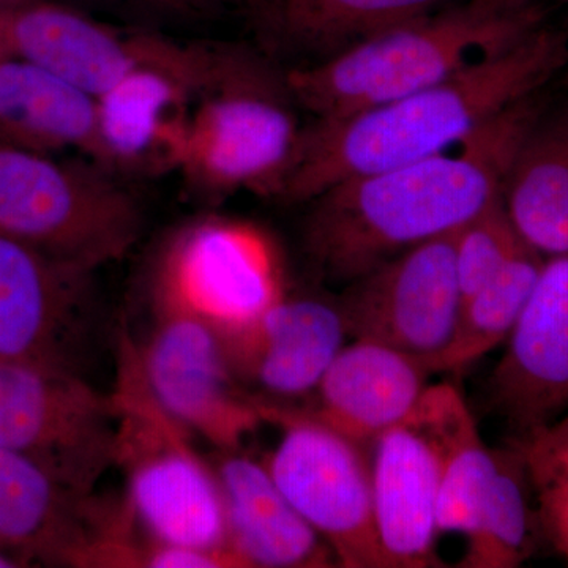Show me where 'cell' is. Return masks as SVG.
<instances>
[{
    "label": "cell",
    "mask_w": 568,
    "mask_h": 568,
    "mask_svg": "<svg viewBox=\"0 0 568 568\" xmlns=\"http://www.w3.org/2000/svg\"><path fill=\"white\" fill-rule=\"evenodd\" d=\"M541 118L538 93L499 112L447 152L335 183L310 201L305 248L317 271L349 284L392 257L462 230L503 200L511 163Z\"/></svg>",
    "instance_id": "6da1fadb"
},
{
    "label": "cell",
    "mask_w": 568,
    "mask_h": 568,
    "mask_svg": "<svg viewBox=\"0 0 568 568\" xmlns=\"http://www.w3.org/2000/svg\"><path fill=\"white\" fill-rule=\"evenodd\" d=\"M568 62L564 33L536 29L447 80L304 129L282 200L310 203L328 186L448 152L499 112L540 93Z\"/></svg>",
    "instance_id": "7a4b0ae2"
},
{
    "label": "cell",
    "mask_w": 568,
    "mask_h": 568,
    "mask_svg": "<svg viewBox=\"0 0 568 568\" xmlns=\"http://www.w3.org/2000/svg\"><path fill=\"white\" fill-rule=\"evenodd\" d=\"M529 0H463L286 71L295 103L335 119L394 102L514 47L538 29Z\"/></svg>",
    "instance_id": "3957f363"
},
{
    "label": "cell",
    "mask_w": 568,
    "mask_h": 568,
    "mask_svg": "<svg viewBox=\"0 0 568 568\" xmlns=\"http://www.w3.org/2000/svg\"><path fill=\"white\" fill-rule=\"evenodd\" d=\"M295 106L286 73L227 47L194 106L178 173L209 200L239 192L282 197L304 134Z\"/></svg>",
    "instance_id": "277c9868"
},
{
    "label": "cell",
    "mask_w": 568,
    "mask_h": 568,
    "mask_svg": "<svg viewBox=\"0 0 568 568\" xmlns=\"http://www.w3.org/2000/svg\"><path fill=\"white\" fill-rule=\"evenodd\" d=\"M92 160L0 142V234L95 274L136 245L144 212Z\"/></svg>",
    "instance_id": "5b68a950"
},
{
    "label": "cell",
    "mask_w": 568,
    "mask_h": 568,
    "mask_svg": "<svg viewBox=\"0 0 568 568\" xmlns=\"http://www.w3.org/2000/svg\"><path fill=\"white\" fill-rule=\"evenodd\" d=\"M112 396L118 406L114 466L125 474L123 504L140 532L155 544L230 552L215 469L196 454L190 433L153 402L136 346L126 338Z\"/></svg>",
    "instance_id": "8992f818"
},
{
    "label": "cell",
    "mask_w": 568,
    "mask_h": 568,
    "mask_svg": "<svg viewBox=\"0 0 568 568\" xmlns=\"http://www.w3.org/2000/svg\"><path fill=\"white\" fill-rule=\"evenodd\" d=\"M226 48L163 36L145 61L97 97L88 159L118 178L179 171L194 106Z\"/></svg>",
    "instance_id": "52a82bcc"
},
{
    "label": "cell",
    "mask_w": 568,
    "mask_h": 568,
    "mask_svg": "<svg viewBox=\"0 0 568 568\" xmlns=\"http://www.w3.org/2000/svg\"><path fill=\"white\" fill-rule=\"evenodd\" d=\"M261 417L282 428L265 463L276 487L345 568H386L375 525L372 457L312 410L256 398Z\"/></svg>",
    "instance_id": "ba28073f"
},
{
    "label": "cell",
    "mask_w": 568,
    "mask_h": 568,
    "mask_svg": "<svg viewBox=\"0 0 568 568\" xmlns=\"http://www.w3.org/2000/svg\"><path fill=\"white\" fill-rule=\"evenodd\" d=\"M149 284L152 301L178 306L227 335L282 301L283 261L256 224L211 213L164 241Z\"/></svg>",
    "instance_id": "9c48e42d"
},
{
    "label": "cell",
    "mask_w": 568,
    "mask_h": 568,
    "mask_svg": "<svg viewBox=\"0 0 568 568\" xmlns=\"http://www.w3.org/2000/svg\"><path fill=\"white\" fill-rule=\"evenodd\" d=\"M118 406L80 373L0 362V446L81 496L114 466Z\"/></svg>",
    "instance_id": "30bf717a"
},
{
    "label": "cell",
    "mask_w": 568,
    "mask_h": 568,
    "mask_svg": "<svg viewBox=\"0 0 568 568\" xmlns=\"http://www.w3.org/2000/svg\"><path fill=\"white\" fill-rule=\"evenodd\" d=\"M152 304L155 325L136 354L153 402L186 432L222 452L237 450L264 420L256 398L235 379L222 334L178 306Z\"/></svg>",
    "instance_id": "8fae6325"
},
{
    "label": "cell",
    "mask_w": 568,
    "mask_h": 568,
    "mask_svg": "<svg viewBox=\"0 0 568 568\" xmlns=\"http://www.w3.org/2000/svg\"><path fill=\"white\" fill-rule=\"evenodd\" d=\"M93 272L0 234V362L84 375Z\"/></svg>",
    "instance_id": "7c38bea8"
},
{
    "label": "cell",
    "mask_w": 568,
    "mask_h": 568,
    "mask_svg": "<svg viewBox=\"0 0 568 568\" xmlns=\"http://www.w3.org/2000/svg\"><path fill=\"white\" fill-rule=\"evenodd\" d=\"M455 234L414 246L347 284L338 304L347 335L424 362L443 353L457 331L463 305Z\"/></svg>",
    "instance_id": "4fadbf2b"
},
{
    "label": "cell",
    "mask_w": 568,
    "mask_h": 568,
    "mask_svg": "<svg viewBox=\"0 0 568 568\" xmlns=\"http://www.w3.org/2000/svg\"><path fill=\"white\" fill-rule=\"evenodd\" d=\"M118 507L81 496L0 446V551L21 567H104Z\"/></svg>",
    "instance_id": "5bb4252c"
},
{
    "label": "cell",
    "mask_w": 568,
    "mask_h": 568,
    "mask_svg": "<svg viewBox=\"0 0 568 568\" xmlns=\"http://www.w3.org/2000/svg\"><path fill=\"white\" fill-rule=\"evenodd\" d=\"M489 377V402L515 436L568 413V254L545 260Z\"/></svg>",
    "instance_id": "9a60e30c"
},
{
    "label": "cell",
    "mask_w": 568,
    "mask_h": 568,
    "mask_svg": "<svg viewBox=\"0 0 568 568\" xmlns=\"http://www.w3.org/2000/svg\"><path fill=\"white\" fill-rule=\"evenodd\" d=\"M440 467L439 433L420 398L373 443V507L386 568L443 567L436 555Z\"/></svg>",
    "instance_id": "2e32d148"
},
{
    "label": "cell",
    "mask_w": 568,
    "mask_h": 568,
    "mask_svg": "<svg viewBox=\"0 0 568 568\" xmlns=\"http://www.w3.org/2000/svg\"><path fill=\"white\" fill-rule=\"evenodd\" d=\"M9 55L52 71L99 97L159 47L163 36L123 31L50 0L0 10Z\"/></svg>",
    "instance_id": "e0dca14e"
},
{
    "label": "cell",
    "mask_w": 568,
    "mask_h": 568,
    "mask_svg": "<svg viewBox=\"0 0 568 568\" xmlns=\"http://www.w3.org/2000/svg\"><path fill=\"white\" fill-rule=\"evenodd\" d=\"M346 335L338 305L284 295L252 324L222 336L239 383L274 398H297L316 390Z\"/></svg>",
    "instance_id": "ac0fdd59"
},
{
    "label": "cell",
    "mask_w": 568,
    "mask_h": 568,
    "mask_svg": "<svg viewBox=\"0 0 568 568\" xmlns=\"http://www.w3.org/2000/svg\"><path fill=\"white\" fill-rule=\"evenodd\" d=\"M429 375L422 358L355 338L324 373L312 413L355 443L373 446L384 432L409 417Z\"/></svg>",
    "instance_id": "d6986e66"
},
{
    "label": "cell",
    "mask_w": 568,
    "mask_h": 568,
    "mask_svg": "<svg viewBox=\"0 0 568 568\" xmlns=\"http://www.w3.org/2000/svg\"><path fill=\"white\" fill-rule=\"evenodd\" d=\"M226 511L227 549L239 567L338 566L334 552L276 487L263 463L223 452L215 467Z\"/></svg>",
    "instance_id": "ffe728a7"
},
{
    "label": "cell",
    "mask_w": 568,
    "mask_h": 568,
    "mask_svg": "<svg viewBox=\"0 0 568 568\" xmlns=\"http://www.w3.org/2000/svg\"><path fill=\"white\" fill-rule=\"evenodd\" d=\"M452 0H245L246 14L265 50L323 61Z\"/></svg>",
    "instance_id": "44dd1931"
},
{
    "label": "cell",
    "mask_w": 568,
    "mask_h": 568,
    "mask_svg": "<svg viewBox=\"0 0 568 568\" xmlns=\"http://www.w3.org/2000/svg\"><path fill=\"white\" fill-rule=\"evenodd\" d=\"M95 97L26 59L0 58V142L88 159L95 134Z\"/></svg>",
    "instance_id": "7402d4cb"
},
{
    "label": "cell",
    "mask_w": 568,
    "mask_h": 568,
    "mask_svg": "<svg viewBox=\"0 0 568 568\" xmlns=\"http://www.w3.org/2000/svg\"><path fill=\"white\" fill-rule=\"evenodd\" d=\"M503 204L526 245L541 256L568 254V112L532 126L508 171Z\"/></svg>",
    "instance_id": "603a6c76"
},
{
    "label": "cell",
    "mask_w": 568,
    "mask_h": 568,
    "mask_svg": "<svg viewBox=\"0 0 568 568\" xmlns=\"http://www.w3.org/2000/svg\"><path fill=\"white\" fill-rule=\"evenodd\" d=\"M424 403L432 414L440 447L439 532L467 536L476 525L496 474V454L481 439L477 422L458 388L428 386Z\"/></svg>",
    "instance_id": "cb8c5ba5"
},
{
    "label": "cell",
    "mask_w": 568,
    "mask_h": 568,
    "mask_svg": "<svg viewBox=\"0 0 568 568\" xmlns=\"http://www.w3.org/2000/svg\"><path fill=\"white\" fill-rule=\"evenodd\" d=\"M544 264L545 256L529 245H523L487 286L467 298L454 338L443 353L425 362L432 375H459L506 342L528 304Z\"/></svg>",
    "instance_id": "d4e9b609"
},
{
    "label": "cell",
    "mask_w": 568,
    "mask_h": 568,
    "mask_svg": "<svg viewBox=\"0 0 568 568\" xmlns=\"http://www.w3.org/2000/svg\"><path fill=\"white\" fill-rule=\"evenodd\" d=\"M496 474L467 534L459 568H517L530 558L538 534L528 476L514 447L495 448Z\"/></svg>",
    "instance_id": "484cf974"
},
{
    "label": "cell",
    "mask_w": 568,
    "mask_h": 568,
    "mask_svg": "<svg viewBox=\"0 0 568 568\" xmlns=\"http://www.w3.org/2000/svg\"><path fill=\"white\" fill-rule=\"evenodd\" d=\"M510 446L528 476L538 534L568 564V413L515 436Z\"/></svg>",
    "instance_id": "4316f807"
},
{
    "label": "cell",
    "mask_w": 568,
    "mask_h": 568,
    "mask_svg": "<svg viewBox=\"0 0 568 568\" xmlns=\"http://www.w3.org/2000/svg\"><path fill=\"white\" fill-rule=\"evenodd\" d=\"M523 245L526 244L508 220L503 200L458 230L455 234V268L462 304L487 286Z\"/></svg>",
    "instance_id": "83f0119b"
},
{
    "label": "cell",
    "mask_w": 568,
    "mask_h": 568,
    "mask_svg": "<svg viewBox=\"0 0 568 568\" xmlns=\"http://www.w3.org/2000/svg\"><path fill=\"white\" fill-rule=\"evenodd\" d=\"M138 567L145 568H220L239 567L230 552L213 549L183 547V545L155 544L145 540Z\"/></svg>",
    "instance_id": "f1b7e54d"
},
{
    "label": "cell",
    "mask_w": 568,
    "mask_h": 568,
    "mask_svg": "<svg viewBox=\"0 0 568 568\" xmlns=\"http://www.w3.org/2000/svg\"><path fill=\"white\" fill-rule=\"evenodd\" d=\"M102 2L133 7V9L151 11L162 17L192 20V18L211 17L230 0H102Z\"/></svg>",
    "instance_id": "f546056e"
},
{
    "label": "cell",
    "mask_w": 568,
    "mask_h": 568,
    "mask_svg": "<svg viewBox=\"0 0 568 568\" xmlns=\"http://www.w3.org/2000/svg\"><path fill=\"white\" fill-rule=\"evenodd\" d=\"M21 567L20 564L17 562V560L11 559L10 556L3 555L2 551H0V568H17Z\"/></svg>",
    "instance_id": "4dcf8cb0"
},
{
    "label": "cell",
    "mask_w": 568,
    "mask_h": 568,
    "mask_svg": "<svg viewBox=\"0 0 568 568\" xmlns=\"http://www.w3.org/2000/svg\"><path fill=\"white\" fill-rule=\"evenodd\" d=\"M26 2H31V0H0V10L13 9V7L22 6Z\"/></svg>",
    "instance_id": "1f68e13d"
},
{
    "label": "cell",
    "mask_w": 568,
    "mask_h": 568,
    "mask_svg": "<svg viewBox=\"0 0 568 568\" xmlns=\"http://www.w3.org/2000/svg\"><path fill=\"white\" fill-rule=\"evenodd\" d=\"M9 52H7L6 40H3L2 24H0V58H7Z\"/></svg>",
    "instance_id": "d6a6232c"
}]
</instances>
